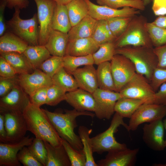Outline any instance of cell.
I'll return each mask as SVG.
<instances>
[{
  "mask_svg": "<svg viewBox=\"0 0 166 166\" xmlns=\"http://www.w3.org/2000/svg\"><path fill=\"white\" fill-rule=\"evenodd\" d=\"M102 25L105 33L110 42H113L115 38L109 28L106 20H102Z\"/></svg>",
  "mask_w": 166,
  "mask_h": 166,
  "instance_id": "cell-56",
  "label": "cell"
},
{
  "mask_svg": "<svg viewBox=\"0 0 166 166\" xmlns=\"http://www.w3.org/2000/svg\"><path fill=\"white\" fill-rule=\"evenodd\" d=\"M53 84L56 85L66 93L73 91L78 88L73 76L61 67L52 78Z\"/></svg>",
  "mask_w": 166,
  "mask_h": 166,
  "instance_id": "cell-32",
  "label": "cell"
},
{
  "mask_svg": "<svg viewBox=\"0 0 166 166\" xmlns=\"http://www.w3.org/2000/svg\"><path fill=\"white\" fill-rule=\"evenodd\" d=\"M28 44L10 32H6L0 38V53L16 52L22 53Z\"/></svg>",
  "mask_w": 166,
  "mask_h": 166,
  "instance_id": "cell-24",
  "label": "cell"
},
{
  "mask_svg": "<svg viewBox=\"0 0 166 166\" xmlns=\"http://www.w3.org/2000/svg\"><path fill=\"white\" fill-rule=\"evenodd\" d=\"M123 118L115 113L109 127L104 132L91 138L93 153L102 154L106 152H108L127 148L125 144L118 142L114 136V134L121 125L128 131H130L128 125L124 122Z\"/></svg>",
  "mask_w": 166,
  "mask_h": 166,
  "instance_id": "cell-5",
  "label": "cell"
},
{
  "mask_svg": "<svg viewBox=\"0 0 166 166\" xmlns=\"http://www.w3.org/2000/svg\"><path fill=\"white\" fill-rule=\"evenodd\" d=\"M65 101L77 111H95V101L92 93L80 88L66 93Z\"/></svg>",
  "mask_w": 166,
  "mask_h": 166,
  "instance_id": "cell-19",
  "label": "cell"
},
{
  "mask_svg": "<svg viewBox=\"0 0 166 166\" xmlns=\"http://www.w3.org/2000/svg\"><path fill=\"white\" fill-rule=\"evenodd\" d=\"M72 27L66 5L57 4L52 19L53 29L68 33Z\"/></svg>",
  "mask_w": 166,
  "mask_h": 166,
  "instance_id": "cell-27",
  "label": "cell"
},
{
  "mask_svg": "<svg viewBox=\"0 0 166 166\" xmlns=\"http://www.w3.org/2000/svg\"><path fill=\"white\" fill-rule=\"evenodd\" d=\"M63 67L69 73L82 65L94 64L92 54L83 56L65 55L63 57Z\"/></svg>",
  "mask_w": 166,
  "mask_h": 166,
  "instance_id": "cell-34",
  "label": "cell"
},
{
  "mask_svg": "<svg viewBox=\"0 0 166 166\" xmlns=\"http://www.w3.org/2000/svg\"><path fill=\"white\" fill-rule=\"evenodd\" d=\"M164 129L162 119L144 125L143 128L142 139L148 147L155 151L164 149L165 148Z\"/></svg>",
  "mask_w": 166,
  "mask_h": 166,
  "instance_id": "cell-15",
  "label": "cell"
},
{
  "mask_svg": "<svg viewBox=\"0 0 166 166\" xmlns=\"http://www.w3.org/2000/svg\"><path fill=\"white\" fill-rule=\"evenodd\" d=\"M37 7L38 45H44L53 30L52 19L57 3L53 0H34Z\"/></svg>",
  "mask_w": 166,
  "mask_h": 166,
  "instance_id": "cell-8",
  "label": "cell"
},
{
  "mask_svg": "<svg viewBox=\"0 0 166 166\" xmlns=\"http://www.w3.org/2000/svg\"><path fill=\"white\" fill-rule=\"evenodd\" d=\"M153 47H156L166 44V29L158 27L152 22L146 24Z\"/></svg>",
  "mask_w": 166,
  "mask_h": 166,
  "instance_id": "cell-38",
  "label": "cell"
},
{
  "mask_svg": "<svg viewBox=\"0 0 166 166\" xmlns=\"http://www.w3.org/2000/svg\"><path fill=\"white\" fill-rule=\"evenodd\" d=\"M7 3L6 0H0V36H2L6 32L7 28L5 22L4 12Z\"/></svg>",
  "mask_w": 166,
  "mask_h": 166,
  "instance_id": "cell-52",
  "label": "cell"
},
{
  "mask_svg": "<svg viewBox=\"0 0 166 166\" xmlns=\"http://www.w3.org/2000/svg\"><path fill=\"white\" fill-rule=\"evenodd\" d=\"M30 102V97L18 84L0 99V113L14 112L23 113Z\"/></svg>",
  "mask_w": 166,
  "mask_h": 166,
  "instance_id": "cell-12",
  "label": "cell"
},
{
  "mask_svg": "<svg viewBox=\"0 0 166 166\" xmlns=\"http://www.w3.org/2000/svg\"><path fill=\"white\" fill-rule=\"evenodd\" d=\"M48 87L41 88L37 90L30 97L31 103L39 107L42 105L46 104L47 91Z\"/></svg>",
  "mask_w": 166,
  "mask_h": 166,
  "instance_id": "cell-47",
  "label": "cell"
},
{
  "mask_svg": "<svg viewBox=\"0 0 166 166\" xmlns=\"http://www.w3.org/2000/svg\"><path fill=\"white\" fill-rule=\"evenodd\" d=\"M91 37L99 46L104 43L111 42L103 29L102 20H97Z\"/></svg>",
  "mask_w": 166,
  "mask_h": 166,
  "instance_id": "cell-44",
  "label": "cell"
},
{
  "mask_svg": "<svg viewBox=\"0 0 166 166\" xmlns=\"http://www.w3.org/2000/svg\"><path fill=\"white\" fill-rule=\"evenodd\" d=\"M145 6L149 3L152 0H143Z\"/></svg>",
  "mask_w": 166,
  "mask_h": 166,
  "instance_id": "cell-59",
  "label": "cell"
},
{
  "mask_svg": "<svg viewBox=\"0 0 166 166\" xmlns=\"http://www.w3.org/2000/svg\"><path fill=\"white\" fill-rule=\"evenodd\" d=\"M43 110L47 115L59 136L67 141L74 148L81 150L83 146L79 136L75 133L74 129L77 126L76 118L81 116H89L92 118L95 113L88 111H80L75 109L65 110V113L50 112Z\"/></svg>",
  "mask_w": 166,
  "mask_h": 166,
  "instance_id": "cell-2",
  "label": "cell"
},
{
  "mask_svg": "<svg viewBox=\"0 0 166 166\" xmlns=\"http://www.w3.org/2000/svg\"><path fill=\"white\" fill-rule=\"evenodd\" d=\"M71 74L74 78L79 88L93 93L98 88L97 70L93 65L78 68Z\"/></svg>",
  "mask_w": 166,
  "mask_h": 166,
  "instance_id": "cell-20",
  "label": "cell"
},
{
  "mask_svg": "<svg viewBox=\"0 0 166 166\" xmlns=\"http://www.w3.org/2000/svg\"><path fill=\"white\" fill-rule=\"evenodd\" d=\"M57 4L64 5H67L73 0H53Z\"/></svg>",
  "mask_w": 166,
  "mask_h": 166,
  "instance_id": "cell-57",
  "label": "cell"
},
{
  "mask_svg": "<svg viewBox=\"0 0 166 166\" xmlns=\"http://www.w3.org/2000/svg\"><path fill=\"white\" fill-rule=\"evenodd\" d=\"M66 92L58 86L53 84L49 87L47 91L46 104L55 106L62 101H65Z\"/></svg>",
  "mask_w": 166,
  "mask_h": 166,
  "instance_id": "cell-42",
  "label": "cell"
},
{
  "mask_svg": "<svg viewBox=\"0 0 166 166\" xmlns=\"http://www.w3.org/2000/svg\"><path fill=\"white\" fill-rule=\"evenodd\" d=\"M0 141L1 143H7L6 133L5 126L4 116L0 113Z\"/></svg>",
  "mask_w": 166,
  "mask_h": 166,
  "instance_id": "cell-54",
  "label": "cell"
},
{
  "mask_svg": "<svg viewBox=\"0 0 166 166\" xmlns=\"http://www.w3.org/2000/svg\"><path fill=\"white\" fill-rule=\"evenodd\" d=\"M0 54V56L9 62L17 74L31 73L34 69L23 53L6 52Z\"/></svg>",
  "mask_w": 166,
  "mask_h": 166,
  "instance_id": "cell-23",
  "label": "cell"
},
{
  "mask_svg": "<svg viewBox=\"0 0 166 166\" xmlns=\"http://www.w3.org/2000/svg\"><path fill=\"white\" fill-rule=\"evenodd\" d=\"M132 18L117 17L106 20L109 28L115 39L124 31Z\"/></svg>",
  "mask_w": 166,
  "mask_h": 166,
  "instance_id": "cell-41",
  "label": "cell"
},
{
  "mask_svg": "<svg viewBox=\"0 0 166 166\" xmlns=\"http://www.w3.org/2000/svg\"><path fill=\"white\" fill-rule=\"evenodd\" d=\"M47 151L46 166H71V163L62 145L55 147L44 141Z\"/></svg>",
  "mask_w": 166,
  "mask_h": 166,
  "instance_id": "cell-26",
  "label": "cell"
},
{
  "mask_svg": "<svg viewBox=\"0 0 166 166\" xmlns=\"http://www.w3.org/2000/svg\"><path fill=\"white\" fill-rule=\"evenodd\" d=\"M64 146L71 163V166H85L86 158L83 149L77 150L66 140L61 138Z\"/></svg>",
  "mask_w": 166,
  "mask_h": 166,
  "instance_id": "cell-37",
  "label": "cell"
},
{
  "mask_svg": "<svg viewBox=\"0 0 166 166\" xmlns=\"http://www.w3.org/2000/svg\"><path fill=\"white\" fill-rule=\"evenodd\" d=\"M97 20L87 15L72 27L68 33L69 40L91 37Z\"/></svg>",
  "mask_w": 166,
  "mask_h": 166,
  "instance_id": "cell-25",
  "label": "cell"
},
{
  "mask_svg": "<svg viewBox=\"0 0 166 166\" xmlns=\"http://www.w3.org/2000/svg\"><path fill=\"white\" fill-rule=\"evenodd\" d=\"M119 93L122 97L144 100L151 103L155 92L149 80L136 73Z\"/></svg>",
  "mask_w": 166,
  "mask_h": 166,
  "instance_id": "cell-7",
  "label": "cell"
},
{
  "mask_svg": "<svg viewBox=\"0 0 166 166\" xmlns=\"http://www.w3.org/2000/svg\"><path fill=\"white\" fill-rule=\"evenodd\" d=\"M17 158L24 166H43L30 152L27 146L24 147L19 152Z\"/></svg>",
  "mask_w": 166,
  "mask_h": 166,
  "instance_id": "cell-43",
  "label": "cell"
},
{
  "mask_svg": "<svg viewBox=\"0 0 166 166\" xmlns=\"http://www.w3.org/2000/svg\"><path fill=\"white\" fill-rule=\"evenodd\" d=\"M27 147L35 158L43 166H46L47 151L43 140L35 138L33 140L31 144Z\"/></svg>",
  "mask_w": 166,
  "mask_h": 166,
  "instance_id": "cell-40",
  "label": "cell"
},
{
  "mask_svg": "<svg viewBox=\"0 0 166 166\" xmlns=\"http://www.w3.org/2000/svg\"><path fill=\"white\" fill-rule=\"evenodd\" d=\"M151 103L166 106V82L162 84L155 93Z\"/></svg>",
  "mask_w": 166,
  "mask_h": 166,
  "instance_id": "cell-50",
  "label": "cell"
},
{
  "mask_svg": "<svg viewBox=\"0 0 166 166\" xmlns=\"http://www.w3.org/2000/svg\"><path fill=\"white\" fill-rule=\"evenodd\" d=\"M166 116V106L144 103L138 108L130 118L128 125L130 130L135 131L142 124L162 119Z\"/></svg>",
  "mask_w": 166,
  "mask_h": 166,
  "instance_id": "cell-10",
  "label": "cell"
},
{
  "mask_svg": "<svg viewBox=\"0 0 166 166\" xmlns=\"http://www.w3.org/2000/svg\"><path fill=\"white\" fill-rule=\"evenodd\" d=\"M89 7L88 14L98 20H106L117 17H132L140 13V10L128 6L121 9H113L96 5L90 0H85Z\"/></svg>",
  "mask_w": 166,
  "mask_h": 166,
  "instance_id": "cell-17",
  "label": "cell"
},
{
  "mask_svg": "<svg viewBox=\"0 0 166 166\" xmlns=\"http://www.w3.org/2000/svg\"><path fill=\"white\" fill-rule=\"evenodd\" d=\"M22 114L28 131L33 134L35 138L47 142L56 147L62 145L61 138L43 109L30 102Z\"/></svg>",
  "mask_w": 166,
  "mask_h": 166,
  "instance_id": "cell-1",
  "label": "cell"
},
{
  "mask_svg": "<svg viewBox=\"0 0 166 166\" xmlns=\"http://www.w3.org/2000/svg\"><path fill=\"white\" fill-rule=\"evenodd\" d=\"M163 124L164 126V128L166 130V118L163 121ZM165 148H166V139L165 140Z\"/></svg>",
  "mask_w": 166,
  "mask_h": 166,
  "instance_id": "cell-58",
  "label": "cell"
},
{
  "mask_svg": "<svg viewBox=\"0 0 166 166\" xmlns=\"http://www.w3.org/2000/svg\"><path fill=\"white\" fill-rule=\"evenodd\" d=\"M99 5L106 6L118 9L121 7L128 6L143 11L145 9V6L143 0H96Z\"/></svg>",
  "mask_w": 166,
  "mask_h": 166,
  "instance_id": "cell-36",
  "label": "cell"
},
{
  "mask_svg": "<svg viewBox=\"0 0 166 166\" xmlns=\"http://www.w3.org/2000/svg\"><path fill=\"white\" fill-rule=\"evenodd\" d=\"M1 113L4 116L7 143L19 141L26 136L28 129L22 113L9 112Z\"/></svg>",
  "mask_w": 166,
  "mask_h": 166,
  "instance_id": "cell-13",
  "label": "cell"
},
{
  "mask_svg": "<svg viewBox=\"0 0 166 166\" xmlns=\"http://www.w3.org/2000/svg\"><path fill=\"white\" fill-rule=\"evenodd\" d=\"M116 49L113 42L100 45L98 50L92 54L94 64L98 65L103 62L110 61L115 55Z\"/></svg>",
  "mask_w": 166,
  "mask_h": 166,
  "instance_id": "cell-35",
  "label": "cell"
},
{
  "mask_svg": "<svg viewBox=\"0 0 166 166\" xmlns=\"http://www.w3.org/2000/svg\"><path fill=\"white\" fill-rule=\"evenodd\" d=\"M17 74L9 62L0 56V77H14Z\"/></svg>",
  "mask_w": 166,
  "mask_h": 166,
  "instance_id": "cell-48",
  "label": "cell"
},
{
  "mask_svg": "<svg viewBox=\"0 0 166 166\" xmlns=\"http://www.w3.org/2000/svg\"><path fill=\"white\" fill-rule=\"evenodd\" d=\"M92 94L95 101V116L100 119H109L115 112L117 101L122 97L120 93L98 88Z\"/></svg>",
  "mask_w": 166,
  "mask_h": 166,
  "instance_id": "cell-11",
  "label": "cell"
},
{
  "mask_svg": "<svg viewBox=\"0 0 166 166\" xmlns=\"http://www.w3.org/2000/svg\"><path fill=\"white\" fill-rule=\"evenodd\" d=\"M99 46L91 37L69 41L66 55L83 56L93 54L98 49Z\"/></svg>",
  "mask_w": 166,
  "mask_h": 166,
  "instance_id": "cell-21",
  "label": "cell"
},
{
  "mask_svg": "<svg viewBox=\"0 0 166 166\" xmlns=\"http://www.w3.org/2000/svg\"><path fill=\"white\" fill-rule=\"evenodd\" d=\"M63 57L51 56L44 61L39 69L52 78L55 74L63 67Z\"/></svg>",
  "mask_w": 166,
  "mask_h": 166,
  "instance_id": "cell-39",
  "label": "cell"
},
{
  "mask_svg": "<svg viewBox=\"0 0 166 166\" xmlns=\"http://www.w3.org/2000/svg\"><path fill=\"white\" fill-rule=\"evenodd\" d=\"M116 91L119 92L136 73L134 64L125 56L115 54L110 61Z\"/></svg>",
  "mask_w": 166,
  "mask_h": 166,
  "instance_id": "cell-9",
  "label": "cell"
},
{
  "mask_svg": "<svg viewBox=\"0 0 166 166\" xmlns=\"http://www.w3.org/2000/svg\"><path fill=\"white\" fill-rule=\"evenodd\" d=\"M7 3V7L12 9L13 8H18L22 9L27 8L29 6V0H6Z\"/></svg>",
  "mask_w": 166,
  "mask_h": 166,
  "instance_id": "cell-53",
  "label": "cell"
},
{
  "mask_svg": "<svg viewBox=\"0 0 166 166\" xmlns=\"http://www.w3.org/2000/svg\"><path fill=\"white\" fill-rule=\"evenodd\" d=\"M18 75L11 77H0V98L6 95L16 85L18 84Z\"/></svg>",
  "mask_w": 166,
  "mask_h": 166,
  "instance_id": "cell-45",
  "label": "cell"
},
{
  "mask_svg": "<svg viewBox=\"0 0 166 166\" xmlns=\"http://www.w3.org/2000/svg\"><path fill=\"white\" fill-rule=\"evenodd\" d=\"M152 23L158 27L166 29V15L158 16Z\"/></svg>",
  "mask_w": 166,
  "mask_h": 166,
  "instance_id": "cell-55",
  "label": "cell"
},
{
  "mask_svg": "<svg viewBox=\"0 0 166 166\" xmlns=\"http://www.w3.org/2000/svg\"><path fill=\"white\" fill-rule=\"evenodd\" d=\"M18 81V84L29 97L38 90L53 84L52 78L38 69L31 73L19 74Z\"/></svg>",
  "mask_w": 166,
  "mask_h": 166,
  "instance_id": "cell-14",
  "label": "cell"
},
{
  "mask_svg": "<svg viewBox=\"0 0 166 166\" xmlns=\"http://www.w3.org/2000/svg\"><path fill=\"white\" fill-rule=\"evenodd\" d=\"M152 9L156 16L166 15V0H153Z\"/></svg>",
  "mask_w": 166,
  "mask_h": 166,
  "instance_id": "cell-51",
  "label": "cell"
},
{
  "mask_svg": "<svg viewBox=\"0 0 166 166\" xmlns=\"http://www.w3.org/2000/svg\"><path fill=\"white\" fill-rule=\"evenodd\" d=\"M97 65L96 70L98 88L116 92L110 61L103 62Z\"/></svg>",
  "mask_w": 166,
  "mask_h": 166,
  "instance_id": "cell-29",
  "label": "cell"
},
{
  "mask_svg": "<svg viewBox=\"0 0 166 166\" xmlns=\"http://www.w3.org/2000/svg\"><path fill=\"white\" fill-rule=\"evenodd\" d=\"M139 148H126L108 152L105 158L97 161L98 166H132Z\"/></svg>",
  "mask_w": 166,
  "mask_h": 166,
  "instance_id": "cell-18",
  "label": "cell"
},
{
  "mask_svg": "<svg viewBox=\"0 0 166 166\" xmlns=\"http://www.w3.org/2000/svg\"><path fill=\"white\" fill-rule=\"evenodd\" d=\"M13 17L6 22L7 28L26 42L29 45H39L38 22L37 13L29 19L20 16V9H14Z\"/></svg>",
  "mask_w": 166,
  "mask_h": 166,
  "instance_id": "cell-6",
  "label": "cell"
},
{
  "mask_svg": "<svg viewBox=\"0 0 166 166\" xmlns=\"http://www.w3.org/2000/svg\"><path fill=\"white\" fill-rule=\"evenodd\" d=\"M147 18L142 15L132 17L127 27L114 41L116 48L127 46L153 48L146 24Z\"/></svg>",
  "mask_w": 166,
  "mask_h": 166,
  "instance_id": "cell-4",
  "label": "cell"
},
{
  "mask_svg": "<svg viewBox=\"0 0 166 166\" xmlns=\"http://www.w3.org/2000/svg\"><path fill=\"white\" fill-rule=\"evenodd\" d=\"M66 6L72 27L88 15L89 7L85 0H73Z\"/></svg>",
  "mask_w": 166,
  "mask_h": 166,
  "instance_id": "cell-31",
  "label": "cell"
},
{
  "mask_svg": "<svg viewBox=\"0 0 166 166\" xmlns=\"http://www.w3.org/2000/svg\"><path fill=\"white\" fill-rule=\"evenodd\" d=\"M150 82L156 92L162 84L166 82V69L156 68Z\"/></svg>",
  "mask_w": 166,
  "mask_h": 166,
  "instance_id": "cell-46",
  "label": "cell"
},
{
  "mask_svg": "<svg viewBox=\"0 0 166 166\" xmlns=\"http://www.w3.org/2000/svg\"><path fill=\"white\" fill-rule=\"evenodd\" d=\"M154 48L127 46L116 49L115 54H121L129 59L134 64L136 73L150 81L158 63Z\"/></svg>",
  "mask_w": 166,
  "mask_h": 166,
  "instance_id": "cell-3",
  "label": "cell"
},
{
  "mask_svg": "<svg viewBox=\"0 0 166 166\" xmlns=\"http://www.w3.org/2000/svg\"><path fill=\"white\" fill-rule=\"evenodd\" d=\"M153 50L158 58L157 67L166 69V44L154 47Z\"/></svg>",
  "mask_w": 166,
  "mask_h": 166,
  "instance_id": "cell-49",
  "label": "cell"
},
{
  "mask_svg": "<svg viewBox=\"0 0 166 166\" xmlns=\"http://www.w3.org/2000/svg\"><path fill=\"white\" fill-rule=\"evenodd\" d=\"M34 139L27 136L16 142H0V166H21V163L17 158V154L24 147L30 145Z\"/></svg>",
  "mask_w": 166,
  "mask_h": 166,
  "instance_id": "cell-16",
  "label": "cell"
},
{
  "mask_svg": "<svg viewBox=\"0 0 166 166\" xmlns=\"http://www.w3.org/2000/svg\"><path fill=\"white\" fill-rule=\"evenodd\" d=\"M92 131L91 129L80 126L78 128L79 136L83 146V150L86 158L85 166H98L95 161L93 156L92 146L90 135Z\"/></svg>",
  "mask_w": 166,
  "mask_h": 166,
  "instance_id": "cell-33",
  "label": "cell"
},
{
  "mask_svg": "<svg viewBox=\"0 0 166 166\" xmlns=\"http://www.w3.org/2000/svg\"><path fill=\"white\" fill-rule=\"evenodd\" d=\"M146 103L144 100L121 97L116 103L115 112L123 118H130L141 105Z\"/></svg>",
  "mask_w": 166,
  "mask_h": 166,
  "instance_id": "cell-30",
  "label": "cell"
},
{
  "mask_svg": "<svg viewBox=\"0 0 166 166\" xmlns=\"http://www.w3.org/2000/svg\"><path fill=\"white\" fill-rule=\"evenodd\" d=\"M69 41L68 33L53 30L45 46L52 56L63 57Z\"/></svg>",
  "mask_w": 166,
  "mask_h": 166,
  "instance_id": "cell-22",
  "label": "cell"
},
{
  "mask_svg": "<svg viewBox=\"0 0 166 166\" xmlns=\"http://www.w3.org/2000/svg\"><path fill=\"white\" fill-rule=\"evenodd\" d=\"M24 54L34 68L39 69L42 64L51 56L44 45H28Z\"/></svg>",
  "mask_w": 166,
  "mask_h": 166,
  "instance_id": "cell-28",
  "label": "cell"
}]
</instances>
